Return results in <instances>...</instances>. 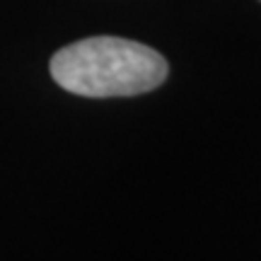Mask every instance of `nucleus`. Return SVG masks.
<instances>
[{
  "mask_svg": "<svg viewBox=\"0 0 261 261\" xmlns=\"http://www.w3.org/2000/svg\"><path fill=\"white\" fill-rule=\"evenodd\" d=\"M167 61L155 48L119 37H92L68 44L51 58V75L80 97H133L165 83Z\"/></svg>",
  "mask_w": 261,
  "mask_h": 261,
  "instance_id": "nucleus-1",
  "label": "nucleus"
}]
</instances>
